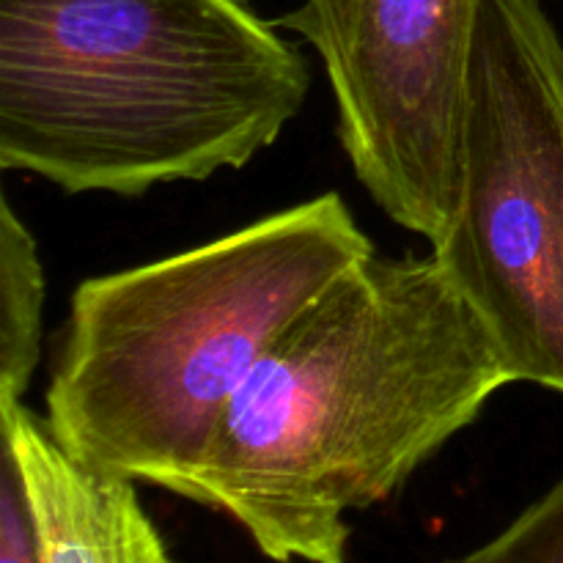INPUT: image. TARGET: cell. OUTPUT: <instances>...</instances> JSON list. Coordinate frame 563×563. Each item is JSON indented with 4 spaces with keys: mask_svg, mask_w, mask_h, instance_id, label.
<instances>
[{
    "mask_svg": "<svg viewBox=\"0 0 563 563\" xmlns=\"http://www.w3.org/2000/svg\"><path fill=\"white\" fill-rule=\"evenodd\" d=\"M506 385L432 253H372L264 352L181 498L278 563H346V515L394 498Z\"/></svg>",
    "mask_w": 563,
    "mask_h": 563,
    "instance_id": "1",
    "label": "cell"
},
{
    "mask_svg": "<svg viewBox=\"0 0 563 563\" xmlns=\"http://www.w3.org/2000/svg\"><path fill=\"white\" fill-rule=\"evenodd\" d=\"M245 0H0V168L135 198L242 170L311 93Z\"/></svg>",
    "mask_w": 563,
    "mask_h": 563,
    "instance_id": "2",
    "label": "cell"
},
{
    "mask_svg": "<svg viewBox=\"0 0 563 563\" xmlns=\"http://www.w3.org/2000/svg\"><path fill=\"white\" fill-rule=\"evenodd\" d=\"M372 253L344 198L322 192L86 278L49 368V429L86 465L181 498L264 352Z\"/></svg>",
    "mask_w": 563,
    "mask_h": 563,
    "instance_id": "3",
    "label": "cell"
},
{
    "mask_svg": "<svg viewBox=\"0 0 563 563\" xmlns=\"http://www.w3.org/2000/svg\"><path fill=\"white\" fill-rule=\"evenodd\" d=\"M432 256L511 379L563 396V38L542 0H484L456 207Z\"/></svg>",
    "mask_w": 563,
    "mask_h": 563,
    "instance_id": "4",
    "label": "cell"
},
{
    "mask_svg": "<svg viewBox=\"0 0 563 563\" xmlns=\"http://www.w3.org/2000/svg\"><path fill=\"white\" fill-rule=\"evenodd\" d=\"M482 9L484 0H302L275 22L322 60L363 190L429 247L456 207Z\"/></svg>",
    "mask_w": 563,
    "mask_h": 563,
    "instance_id": "5",
    "label": "cell"
},
{
    "mask_svg": "<svg viewBox=\"0 0 563 563\" xmlns=\"http://www.w3.org/2000/svg\"><path fill=\"white\" fill-rule=\"evenodd\" d=\"M0 443L22 473L42 563H174L135 482L77 460L47 418L0 405Z\"/></svg>",
    "mask_w": 563,
    "mask_h": 563,
    "instance_id": "6",
    "label": "cell"
},
{
    "mask_svg": "<svg viewBox=\"0 0 563 563\" xmlns=\"http://www.w3.org/2000/svg\"><path fill=\"white\" fill-rule=\"evenodd\" d=\"M44 267L36 240L0 198V405L22 401L42 361Z\"/></svg>",
    "mask_w": 563,
    "mask_h": 563,
    "instance_id": "7",
    "label": "cell"
},
{
    "mask_svg": "<svg viewBox=\"0 0 563 563\" xmlns=\"http://www.w3.org/2000/svg\"><path fill=\"white\" fill-rule=\"evenodd\" d=\"M445 563H563V476L504 531Z\"/></svg>",
    "mask_w": 563,
    "mask_h": 563,
    "instance_id": "8",
    "label": "cell"
},
{
    "mask_svg": "<svg viewBox=\"0 0 563 563\" xmlns=\"http://www.w3.org/2000/svg\"><path fill=\"white\" fill-rule=\"evenodd\" d=\"M0 563H42L22 473L5 443H0Z\"/></svg>",
    "mask_w": 563,
    "mask_h": 563,
    "instance_id": "9",
    "label": "cell"
}]
</instances>
